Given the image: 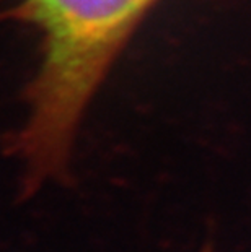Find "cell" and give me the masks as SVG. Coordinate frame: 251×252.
<instances>
[{"instance_id": "1", "label": "cell", "mask_w": 251, "mask_h": 252, "mask_svg": "<svg viewBox=\"0 0 251 252\" xmlns=\"http://www.w3.org/2000/svg\"><path fill=\"white\" fill-rule=\"evenodd\" d=\"M158 0H18L12 17L41 34V62L28 88V117L12 152L28 197L67 178L87 106L129 37Z\"/></svg>"}]
</instances>
